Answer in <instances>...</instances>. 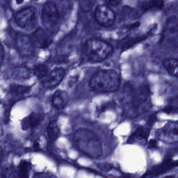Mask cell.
I'll use <instances>...</instances> for the list:
<instances>
[{
  "instance_id": "cell-24",
  "label": "cell",
  "mask_w": 178,
  "mask_h": 178,
  "mask_svg": "<svg viewBox=\"0 0 178 178\" xmlns=\"http://www.w3.org/2000/svg\"><path fill=\"white\" fill-rule=\"evenodd\" d=\"M4 58H5V51H4V48L2 44L0 43V67L3 64Z\"/></svg>"
},
{
  "instance_id": "cell-25",
  "label": "cell",
  "mask_w": 178,
  "mask_h": 178,
  "mask_svg": "<svg viewBox=\"0 0 178 178\" xmlns=\"http://www.w3.org/2000/svg\"><path fill=\"white\" fill-rule=\"evenodd\" d=\"M121 1H118V0H110V1H106L105 3L106 5L109 6H118V4L121 3Z\"/></svg>"
},
{
  "instance_id": "cell-19",
  "label": "cell",
  "mask_w": 178,
  "mask_h": 178,
  "mask_svg": "<svg viewBox=\"0 0 178 178\" xmlns=\"http://www.w3.org/2000/svg\"><path fill=\"white\" fill-rule=\"evenodd\" d=\"M32 72L37 78L41 80L47 76L48 72H49V69H48L47 66H46L45 64H38L34 66Z\"/></svg>"
},
{
  "instance_id": "cell-16",
  "label": "cell",
  "mask_w": 178,
  "mask_h": 178,
  "mask_svg": "<svg viewBox=\"0 0 178 178\" xmlns=\"http://www.w3.org/2000/svg\"><path fill=\"white\" fill-rule=\"evenodd\" d=\"M47 134L50 141L54 142L61 135V129L56 120H52L47 127Z\"/></svg>"
},
{
  "instance_id": "cell-1",
  "label": "cell",
  "mask_w": 178,
  "mask_h": 178,
  "mask_svg": "<svg viewBox=\"0 0 178 178\" xmlns=\"http://www.w3.org/2000/svg\"><path fill=\"white\" fill-rule=\"evenodd\" d=\"M73 141L81 152L90 157L97 158L102 155V147L100 138L91 129H79L74 134Z\"/></svg>"
},
{
  "instance_id": "cell-9",
  "label": "cell",
  "mask_w": 178,
  "mask_h": 178,
  "mask_svg": "<svg viewBox=\"0 0 178 178\" xmlns=\"http://www.w3.org/2000/svg\"><path fill=\"white\" fill-rule=\"evenodd\" d=\"M66 71L61 68H56L48 72L45 78L41 79V83L45 89H53L61 82Z\"/></svg>"
},
{
  "instance_id": "cell-8",
  "label": "cell",
  "mask_w": 178,
  "mask_h": 178,
  "mask_svg": "<svg viewBox=\"0 0 178 178\" xmlns=\"http://www.w3.org/2000/svg\"><path fill=\"white\" fill-rule=\"evenodd\" d=\"M15 46L20 55L30 56L34 52L33 45L31 37L24 33H18L15 37Z\"/></svg>"
},
{
  "instance_id": "cell-22",
  "label": "cell",
  "mask_w": 178,
  "mask_h": 178,
  "mask_svg": "<svg viewBox=\"0 0 178 178\" xmlns=\"http://www.w3.org/2000/svg\"><path fill=\"white\" fill-rule=\"evenodd\" d=\"M143 5L141 6L143 8H150L152 7H156V8H162L163 6V4H164V2L161 1H143L142 2Z\"/></svg>"
},
{
  "instance_id": "cell-5",
  "label": "cell",
  "mask_w": 178,
  "mask_h": 178,
  "mask_svg": "<svg viewBox=\"0 0 178 178\" xmlns=\"http://www.w3.org/2000/svg\"><path fill=\"white\" fill-rule=\"evenodd\" d=\"M59 18V12L55 4L47 1L43 6L41 10V20L46 28L50 29L55 27Z\"/></svg>"
},
{
  "instance_id": "cell-10",
  "label": "cell",
  "mask_w": 178,
  "mask_h": 178,
  "mask_svg": "<svg viewBox=\"0 0 178 178\" xmlns=\"http://www.w3.org/2000/svg\"><path fill=\"white\" fill-rule=\"evenodd\" d=\"M34 46L40 48H46L52 43V38L49 33L43 29H37L31 37Z\"/></svg>"
},
{
  "instance_id": "cell-18",
  "label": "cell",
  "mask_w": 178,
  "mask_h": 178,
  "mask_svg": "<svg viewBox=\"0 0 178 178\" xmlns=\"http://www.w3.org/2000/svg\"><path fill=\"white\" fill-rule=\"evenodd\" d=\"M31 168V164L28 161L22 160L19 164L18 168V171L20 175V178H29V171Z\"/></svg>"
},
{
  "instance_id": "cell-6",
  "label": "cell",
  "mask_w": 178,
  "mask_h": 178,
  "mask_svg": "<svg viewBox=\"0 0 178 178\" xmlns=\"http://www.w3.org/2000/svg\"><path fill=\"white\" fill-rule=\"evenodd\" d=\"M94 18L102 27H109L114 24L116 20V14L106 4H98L94 11Z\"/></svg>"
},
{
  "instance_id": "cell-14",
  "label": "cell",
  "mask_w": 178,
  "mask_h": 178,
  "mask_svg": "<svg viewBox=\"0 0 178 178\" xmlns=\"http://www.w3.org/2000/svg\"><path fill=\"white\" fill-rule=\"evenodd\" d=\"M33 72L26 66H17L13 68L10 72L12 78L16 80L23 81L30 78Z\"/></svg>"
},
{
  "instance_id": "cell-4",
  "label": "cell",
  "mask_w": 178,
  "mask_h": 178,
  "mask_svg": "<svg viewBox=\"0 0 178 178\" xmlns=\"http://www.w3.org/2000/svg\"><path fill=\"white\" fill-rule=\"evenodd\" d=\"M15 20L17 24L24 30H35L38 24L37 10L33 6L23 8L16 14Z\"/></svg>"
},
{
  "instance_id": "cell-20",
  "label": "cell",
  "mask_w": 178,
  "mask_h": 178,
  "mask_svg": "<svg viewBox=\"0 0 178 178\" xmlns=\"http://www.w3.org/2000/svg\"><path fill=\"white\" fill-rule=\"evenodd\" d=\"M166 28L170 35H175L177 37L178 26L177 16H172L169 18L166 21Z\"/></svg>"
},
{
  "instance_id": "cell-7",
  "label": "cell",
  "mask_w": 178,
  "mask_h": 178,
  "mask_svg": "<svg viewBox=\"0 0 178 178\" xmlns=\"http://www.w3.org/2000/svg\"><path fill=\"white\" fill-rule=\"evenodd\" d=\"M157 138L166 143H177L178 140V124L176 121H170L157 131Z\"/></svg>"
},
{
  "instance_id": "cell-13",
  "label": "cell",
  "mask_w": 178,
  "mask_h": 178,
  "mask_svg": "<svg viewBox=\"0 0 178 178\" xmlns=\"http://www.w3.org/2000/svg\"><path fill=\"white\" fill-rule=\"evenodd\" d=\"M69 100L68 95L66 91L58 90L54 92L52 97L53 106L57 109H63L66 107Z\"/></svg>"
},
{
  "instance_id": "cell-23",
  "label": "cell",
  "mask_w": 178,
  "mask_h": 178,
  "mask_svg": "<svg viewBox=\"0 0 178 178\" xmlns=\"http://www.w3.org/2000/svg\"><path fill=\"white\" fill-rule=\"evenodd\" d=\"M33 178H58L56 175H54L49 173H36L33 175Z\"/></svg>"
},
{
  "instance_id": "cell-2",
  "label": "cell",
  "mask_w": 178,
  "mask_h": 178,
  "mask_svg": "<svg viewBox=\"0 0 178 178\" xmlns=\"http://www.w3.org/2000/svg\"><path fill=\"white\" fill-rule=\"evenodd\" d=\"M89 86L93 91L100 93H112L117 91L120 86V76L112 69L97 70L91 77Z\"/></svg>"
},
{
  "instance_id": "cell-21",
  "label": "cell",
  "mask_w": 178,
  "mask_h": 178,
  "mask_svg": "<svg viewBox=\"0 0 178 178\" xmlns=\"http://www.w3.org/2000/svg\"><path fill=\"white\" fill-rule=\"evenodd\" d=\"M2 178H20L17 168L8 167L2 173Z\"/></svg>"
},
{
  "instance_id": "cell-26",
  "label": "cell",
  "mask_w": 178,
  "mask_h": 178,
  "mask_svg": "<svg viewBox=\"0 0 178 178\" xmlns=\"http://www.w3.org/2000/svg\"><path fill=\"white\" fill-rule=\"evenodd\" d=\"M157 143L156 140H151L149 143H148V148H155L157 147Z\"/></svg>"
},
{
  "instance_id": "cell-12",
  "label": "cell",
  "mask_w": 178,
  "mask_h": 178,
  "mask_svg": "<svg viewBox=\"0 0 178 178\" xmlns=\"http://www.w3.org/2000/svg\"><path fill=\"white\" fill-rule=\"evenodd\" d=\"M150 129L145 127H140L136 129V131L128 139L129 143H144L147 141L148 138L149 137Z\"/></svg>"
},
{
  "instance_id": "cell-15",
  "label": "cell",
  "mask_w": 178,
  "mask_h": 178,
  "mask_svg": "<svg viewBox=\"0 0 178 178\" xmlns=\"http://www.w3.org/2000/svg\"><path fill=\"white\" fill-rule=\"evenodd\" d=\"M164 68L171 76L177 77L178 73L177 59L175 58H167L163 61Z\"/></svg>"
},
{
  "instance_id": "cell-27",
  "label": "cell",
  "mask_w": 178,
  "mask_h": 178,
  "mask_svg": "<svg viewBox=\"0 0 178 178\" xmlns=\"http://www.w3.org/2000/svg\"><path fill=\"white\" fill-rule=\"evenodd\" d=\"M163 178H175L174 175H169V176H166V177H164Z\"/></svg>"
},
{
  "instance_id": "cell-11",
  "label": "cell",
  "mask_w": 178,
  "mask_h": 178,
  "mask_svg": "<svg viewBox=\"0 0 178 178\" xmlns=\"http://www.w3.org/2000/svg\"><path fill=\"white\" fill-rule=\"evenodd\" d=\"M43 115L38 113L33 112L22 119L21 121V127L23 130L33 129L37 127L43 120Z\"/></svg>"
},
{
  "instance_id": "cell-17",
  "label": "cell",
  "mask_w": 178,
  "mask_h": 178,
  "mask_svg": "<svg viewBox=\"0 0 178 178\" xmlns=\"http://www.w3.org/2000/svg\"><path fill=\"white\" fill-rule=\"evenodd\" d=\"M31 91V87L29 86L20 84H11L8 88V93L13 95L18 96L29 93Z\"/></svg>"
},
{
  "instance_id": "cell-3",
  "label": "cell",
  "mask_w": 178,
  "mask_h": 178,
  "mask_svg": "<svg viewBox=\"0 0 178 178\" xmlns=\"http://www.w3.org/2000/svg\"><path fill=\"white\" fill-rule=\"evenodd\" d=\"M113 47L103 40L92 38L88 39L82 47L83 56L91 63H100L106 59L113 52Z\"/></svg>"
}]
</instances>
